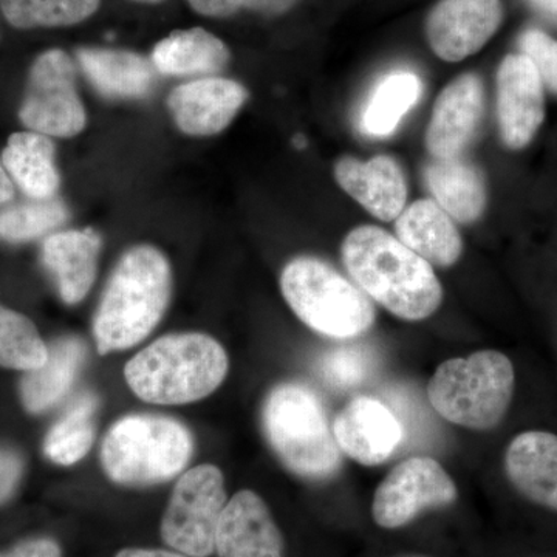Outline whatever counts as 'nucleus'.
<instances>
[{
    "label": "nucleus",
    "instance_id": "nucleus-1",
    "mask_svg": "<svg viewBox=\"0 0 557 557\" xmlns=\"http://www.w3.org/2000/svg\"><path fill=\"white\" fill-rule=\"evenodd\" d=\"M341 256L355 284L399 319L423 321L442 306L443 287L431 263L379 226L351 230Z\"/></svg>",
    "mask_w": 557,
    "mask_h": 557
},
{
    "label": "nucleus",
    "instance_id": "nucleus-2",
    "mask_svg": "<svg viewBox=\"0 0 557 557\" xmlns=\"http://www.w3.org/2000/svg\"><path fill=\"white\" fill-rule=\"evenodd\" d=\"M172 271L166 256L152 245L127 249L116 263L94 319L101 355L127 350L159 325L170 306Z\"/></svg>",
    "mask_w": 557,
    "mask_h": 557
},
{
    "label": "nucleus",
    "instance_id": "nucleus-3",
    "mask_svg": "<svg viewBox=\"0 0 557 557\" xmlns=\"http://www.w3.org/2000/svg\"><path fill=\"white\" fill-rule=\"evenodd\" d=\"M225 348L203 333L161 336L127 362L124 376L150 405H188L211 395L226 379Z\"/></svg>",
    "mask_w": 557,
    "mask_h": 557
},
{
    "label": "nucleus",
    "instance_id": "nucleus-4",
    "mask_svg": "<svg viewBox=\"0 0 557 557\" xmlns=\"http://www.w3.org/2000/svg\"><path fill=\"white\" fill-rule=\"evenodd\" d=\"M262 428L278 460L299 478L325 480L339 471L343 456L327 410L310 387H274L263 403Z\"/></svg>",
    "mask_w": 557,
    "mask_h": 557
},
{
    "label": "nucleus",
    "instance_id": "nucleus-5",
    "mask_svg": "<svg viewBox=\"0 0 557 557\" xmlns=\"http://www.w3.org/2000/svg\"><path fill=\"white\" fill-rule=\"evenodd\" d=\"M511 359L497 350L442 362L428 384L432 408L449 423L475 431L496 428L515 395Z\"/></svg>",
    "mask_w": 557,
    "mask_h": 557
},
{
    "label": "nucleus",
    "instance_id": "nucleus-6",
    "mask_svg": "<svg viewBox=\"0 0 557 557\" xmlns=\"http://www.w3.org/2000/svg\"><path fill=\"white\" fill-rule=\"evenodd\" d=\"M281 289L293 313L329 338H357L375 324L376 310L369 296L313 256L289 260L282 270Z\"/></svg>",
    "mask_w": 557,
    "mask_h": 557
},
{
    "label": "nucleus",
    "instance_id": "nucleus-7",
    "mask_svg": "<svg viewBox=\"0 0 557 557\" xmlns=\"http://www.w3.org/2000/svg\"><path fill=\"white\" fill-rule=\"evenodd\" d=\"M193 453V435L174 418L127 416L109 429L101 463L119 485L149 486L177 478Z\"/></svg>",
    "mask_w": 557,
    "mask_h": 557
},
{
    "label": "nucleus",
    "instance_id": "nucleus-8",
    "mask_svg": "<svg viewBox=\"0 0 557 557\" xmlns=\"http://www.w3.org/2000/svg\"><path fill=\"white\" fill-rule=\"evenodd\" d=\"M226 504L225 478L218 467L200 465L189 469L172 490L161 520V539L183 555L211 556Z\"/></svg>",
    "mask_w": 557,
    "mask_h": 557
},
{
    "label": "nucleus",
    "instance_id": "nucleus-9",
    "mask_svg": "<svg viewBox=\"0 0 557 557\" xmlns=\"http://www.w3.org/2000/svg\"><path fill=\"white\" fill-rule=\"evenodd\" d=\"M17 115L27 131L50 138H73L86 129L87 112L69 53L51 49L33 61Z\"/></svg>",
    "mask_w": 557,
    "mask_h": 557
},
{
    "label": "nucleus",
    "instance_id": "nucleus-10",
    "mask_svg": "<svg viewBox=\"0 0 557 557\" xmlns=\"http://www.w3.org/2000/svg\"><path fill=\"white\" fill-rule=\"evenodd\" d=\"M457 497L456 482L437 460L412 457L392 469L376 487L372 518L384 530H397L428 509L448 507Z\"/></svg>",
    "mask_w": 557,
    "mask_h": 557
},
{
    "label": "nucleus",
    "instance_id": "nucleus-11",
    "mask_svg": "<svg viewBox=\"0 0 557 557\" xmlns=\"http://www.w3.org/2000/svg\"><path fill=\"white\" fill-rule=\"evenodd\" d=\"M505 9L502 0H440L426 17V38L440 60L460 62L493 39Z\"/></svg>",
    "mask_w": 557,
    "mask_h": 557
},
{
    "label": "nucleus",
    "instance_id": "nucleus-12",
    "mask_svg": "<svg viewBox=\"0 0 557 557\" xmlns=\"http://www.w3.org/2000/svg\"><path fill=\"white\" fill-rule=\"evenodd\" d=\"M497 121L504 145L525 149L545 120V87L525 54L509 53L497 69Z\"/></svg>",
    "mask_w": 557,
    "mask_h": 557
},
{
    "label": "nucleus",
    "instance_id": "nucleus-13",
    "mask_svg": "<svg viewBox=\"0 0 557 557\" xmlns=\"http://www.w3.org/2000/svg\"><path fill=\"white\" fill-rule=\"evenodd\" d=\"M248 101V90L223 76H205L175 87L168 108L175 126L189 137H212L226 129Z\"/></svg>",
    "mask_w": 557,
    "mask_h": 557
},
{
    "label": "nucleus",
    "instance_id": "nucleus-14",
    "mask_svg": "<svg viewBox=\"0 0 557 557\" xmlns=\"http://www.w3.org/2000/svg\"><path fill=\"white\" fill-rule=\"evenodd\" d=\"M485 113V90L474 73L458 76L435 101L426 131L434 160L458 159L478 134Z\"/></svg>",
    "mask_w": 557,
    "mask_h": 557
},
{
    "label": "nucleus",
    "instance_id": "nucleus-15",
    "mask_svg": "<svg viewBox=\"0 0 557 557\" xmlns=\"http://www.w3.org/2000/svg\"><path fill=\"white\" fill-rule=\"evenodd\" d=\"M332 429L339 449L364 467L388 460L403 438L398 418L380 399L370 397L351 399L336 416Z\"/></svg>",
    "mask_w": 557,
    "mask_h": 557
},
{
    "label": "nucleus",
    "instance_id": "nucleus-16",
    "mask_svg": "<svg viewBox=\"0 0 557 557\" xmlns=\"http://www.w3.org/2000/svg\"><path fill=\"white\" fill-rule=\"evenodd\" d=\"M219 557H284V539L269 507L255 491L230 498L215 534Z\"/></svg>",
    "mask_w": 557,
    "mask_h": 557
},
{
    "label": "nucleus",
    "instance_id": "nucleus-17",
    "mask_svg": "<svg viewBox=\"0 0 557 557\" xmlns=\"http://www.w3.org/2000/svg\"><path fill=\"white\" fill-rule=\"evenodd\" d=\"M335 178L351 199L381 222H394L408 201V182L398 161L376 156L368 161L343 157L336 161Z\"/></svg>",
    "mask_w": 557,
    "mask_h": 557
},
{
    "label": "nucleus",
    "instance_id": "nucleus-18",
    "mask_svg": "<svg viewBox=\"0 0 557 557\" xmlns=\"http://www.w3.org/2000/svg\"><path fill=\"white\" fill-rule=\"evenodd\" d=\"M101 247L94 228L60 231L44 239L40 259L69 306L81 302L94 287Z\"/></svg>",
    "mask_w": 557,
    "mask_h": 557
},
{
    "label": "nucleus",
    "instance_id": "nucleus-19",
    "mask_svg": "<svg viewBox=\"0 0 557 557\" xmlns=\"http://www.w3.org/2000/svg\"><path fill=\"white\" fill-rule=\"evenodd\" d=\"M505 469L522 496L557 512V435L522 432L509 443Z\"/></svg>",
    "mask_w": 557,
    "mask_h": 557
},
{
    "label": "nucleus",
    "instance_id": "nucleus-20",
    "mask_svg": "<svg viewBox=\"0 0 557 557\" xmlns=\"http://www.w3.org/2000/svg\"><path fill=\"white\" fill-rule=\"evenodd\" d=\"M76 60L95 90L112 100H141L153 89V65L131 50L83 47Z\"/></svg>",
    "mask_w": 557,
    "mask_h": 557
},
{
    "label": "nucleus",
    "instance_id": "nucleus-21",
    "mask_svg": "<svg viewBox=\"0 0 557 557\" xmlns=\"http://www.w3.org/2000/svg\"><path fill=\"white\" fill-rule=\"evenodd\" d=\"M395 234L431 265H454L463 252L456 223L432 199L417 200L403 209L395 220Z\"/></svg>",
    "mask_w": 557,
    "mask_h": 557
},
{
    "label": "nucleus",
    "instance_id": "nucleus-22",
    "mask_svg": "<svg viewBox=\"0 0 557 557\" xmlns=\"http://www.w3.org/2000/svg\"><path fill=\"white\" fill-rule=\"evenodd\" d=\"M231 51L218 36L205 28L172 32L153 47L150 62L164 76L205 78L228 67Z\"/></svg>",
    "mask_w": 557,
    "mask_h": 557
},
{
    "label": "nucleus",
    "instance_id": "nucleus-23",
    "mask_svg": "<svg viewBox=\"0 0 557 557\" xmlns=\"http://www.w3.org/2000/svg\"><path fill=\"white\" fill-rule=\"evenodd\" d=\"M0 160L14 186L28 199L46 200L58 196L61 175L57 166V146L47 135L33 131L10 135Z\"/></svg>",
    "mask_w": 557,
    "mask_h": 557
},
{
    "label": "nucleus",
    "instance_id": "nucleus-24",
    "mask_svg": "<svg viewBox=\"0 0 557 557\" xmlns=\"http://www.w3.org/2000/svg\"><path fill=\"white\" fill-rule=\"evenodd\" d=\"M87 357V347L75 336L53 341L42 368L25 372L21 380V401L33 416L47 412L69 394Z\"/></svg>",
    "mask_w": 557,
    "mask_h": 557
},
{
    "label": "nucleus",
    "instance_id": "nucleus-25",
    "mask_svg": "<svg viewBox=\"0 0 557 557\" xmlns=\"http://www.w3.org/2000/svg\"><path fill=\"white\" fill-rule=\"evenodd\" d=\"M424 182L440 208L456 222L474 223L486 208V185L482 172L458 159L432 160L424 166Z\"/></svg>",
    "mask_w": 557,
    "mask_h": 557
},
{
    "label": "nucleus",
    "instance_id": "nucleus-26",
    "mask_svg": "<svg viewBox=\"0 0 557 557\" xmlns=\"http://www.w3.org/2000/svg\"><path fill=\"white\" fill-rule=\"evenodd\" d=\"M98 399L94 394L81 395L64 417L50 429L44 442V454L53 463L70 467L89 454L95 440V413Z\"/></svg>",
    "mask_w": 557,
    "mask_h": 557
},
{
    "label": "nucleus",
    "instance_id": "nucleus-27",
    "mask_svg": "<svg viewBox=\"0 0 557 557\" xmlns=\"http://www.w3.org/2000/svg\"><path fill=\"white\" fill-rule=\"evenodd\" d=\"M420 94L421 81L416 73L395 72L386 76L373 90L364 110V131L372 137H388L416 106Z\"/></svg>",
    "mask_w": 557,
    "mask_h": 557
},
{
    "label": "nucleus",
    "instance_id": "nucleus-28",
    "mask_svg": "<svg viewBox=\"0 0 557 557\" xmlns=\"http://www.w3.org/2000/svg\"><path fill=\"white\" fill-rule=\"evenodd\" d=\"M101 0H0V10L11 27H72L90 20L100 10Z\"/></svg>",
    "mask_w": 557,
    "mask_h": 557
},
{
    "label": "nucleus",
    "instance_id": "nucleus-29",
    "mask_svg": "<svg viewBox=\"0 0 557 557\" xmlns=\"http://www.w3.org/2000/svg\"><path fill=\"white\" fill-rule=\"evenodd\" d=\"M47 358L49 346L32 319L0 304V368L32 372Z\"/></svg>",
    "mask_w": 557,
    "mask_h": 557
},
{
    "label": "nucleus",
    "instance_id": "nucleus-30",
    "mask_svg": "<svg viewBox=\"0 0 557 557\" xmlns=\"http://www.w3.org/2000/svg\"><path fill=\"white\" fill-rule=\"evenodd\" d=\"M67 219L69 209L58 197L46 200L28 199L11 207L7 205L0 209V240L24 244L50 236Z\"/></svg>",
    "mask_w": 557,
    "mask_h": 557
},
{
    "label": "nucleus",
    "instance_id": "nucleus-31",
    "mask_svg": "<svg viewBox=\"0 0 557 557\" xmlns=\"http://www.w3.org/2000/svg\"><path fill=\"white\" fill-rule=\"evenodd\" d=\"M372 368L369 351L359 346L333 348L319 359V375L330 386L354 388L361 386Z\"/></svg>",
    "mask_w": 557,
    "mask_h": 557
},
{
    "label": "nucleus",
    "instance_id": "nucleus-32",
    "mask_svg": "<svg viewBox=\"0 0 557 557\" xmlns=\"http://www.w3.org/2000/svg\"><path fill=\"white\" fill-rule=\"evenodd\" d=\"M519 53L533 62L545 89L557 95V40L539 28H527L518 39Z\"/></svg>",
    "mask_w": 557,
    "mask_h": 557
},
{
    "label": "nucleus",
    "instance_id": "nucleus-33",
    "mask_svg": "<svg viewBox=\"0 0 557 557\" xmlns=\"http://www.w3.org/2000/svg\"><path fill=\"white\" fill-rule=\"evenodd\" d=\"M300 0H188L190 9L203 17L234 16L240 11H255L263 16L277 17L295 9Z\"/></svg>",
    "mask_w": 557,
    "mask_h": 557
},
{
    "label": "nucleus",
    "instance_id": "nucleus-34",
    "mask_svg": "<svg viewBox=\"0 0 557 557\" xmlns=\"http://www.w3.org/2000/svg\"><path fill=\"white\" fill-rule=\"evenodd\" d=\"M24 468V460L16 450L0 446V507L16 494Z\"/></svg>",
    "mask_w": 557,
    "mask_h": 557
},
{
    "label": "nucleus",
    "instance_id": "nucleus-35",
    "mask_svg": "<svg viewBox=\"0 0 557 557\" xmlns=\"http://www.w3.org/2000/svg\"><path fill=\"white\" fill-rule=\"evenodd\" d=\"M0 557H62V549L53 539L33 537L3 549Z\"/></svg>",
    "mask_w": 557,
    "mask_h": 557
},
{
    "label": "nucleus",
    "instance_id": "nucleus-36",
    "mask_svg": "<svg viewBox=\"0 0 557 557\" xmlns=\"http://www.w3.org/2000/svg\"><path fill=\"white\" fill-rule=\"evenodd\" d=\"M115 557H189L183 553L166 549L124 548Z\"/></svg>",
    "mask_w": 557,
    "mask_h": 557
},
{
    "label": "nucleus",
    "instance_id": "nucleus-37",
    "mask_svg": "<svg viewBox=\"0 0 557 557\" xmlns=\"http://www.w3.org/2000/svg\"><path fill=\"white\" fill-rule=\"evenodd\" d=\"M14 197V183L10 178L9 172L0 160V209L7 207Z\"/></svg>",
    "mask_w": 557,
    "mask_h": 557
},
{
    "label": "nucleus",
    "instance_id": "nucleus-38",
    "mask_svg": "<svg viewBox=\"0 0 557 557\" xmlns=\"http://www.w3.org/2000/svg\"><path fill=\"white\" fill-rule=\"evenodd\" d=\"M528 3L539 13L557 20V0H528Z\"/></svg>",
    "mask_w": 557,
    "mask_h": 557
},
{
    "label": "nucleus",
    "instance_id": "nucleus-39",
    "mask_svg": "<svg viewBox=\"0 0 557 557\" xmlns=\"http://www.w3.org/2000/svg\"><path fill=\"white\" fill-rule=\"evenodd\" d=\"M132 2L143 3V5H159L164 0H132Z\"/></svg>",
    "mask_w": 557,
    "mask_h": 557
},
{
    "label": "nucleus",
    "instance_id": "nucleus-40",
    "mask_svg": "<svg viewBox=\"0 0 557 557\" xmlns=\"http://www.w3.org/2000/svg\"><path fill=\"white\" fill-rule=\"evenodd\" d=\"M295 146L298 149H304V146H306V139H304L302 135H298V137L295 138Z\"/></svg>",
    "mask_w": 557,
    "mask_h": 557
},
{
    "label": "nucleus",
    "instance_id": "nucleus-41",
    "mask_svg": "<svg viewBox=\"0 0 557 557\" xmlns=\"http://www.w3.org/2000/svg\"><path fill=\"white\" fill-rule=\"evenodd\" d=\"M406 557H426V556H406Z\"/></svg>",
    "mask_w": 557,
    "mask_h": 557
}]
</instances>
